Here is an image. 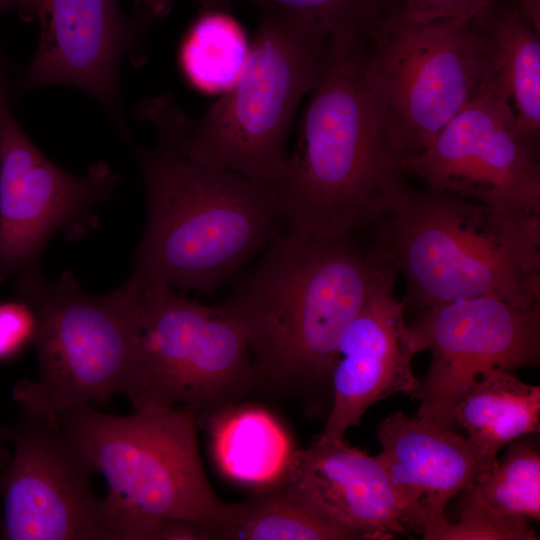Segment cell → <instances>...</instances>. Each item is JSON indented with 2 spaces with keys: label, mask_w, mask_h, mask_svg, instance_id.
Wrapping results in <instances>:
<instances>
[{
  "label": "cell",
  "mask_w": 540,
  "mask_h": 540,
  "mask_svg": "<svg viewBox=\"0 0 540 540\" xmlns=\"http://www.w3.org/2000/svg\"><path fill=\"white\" fill-rule=\"evenodd\" d=\"M207 8H228L232 0H201ZM257 9H280L308 19L330 36L368 35L378 19L373 0H250Z\"/></svg>",
  "instance_id": "24"
},
{
  "label": "cell",
  "mask_w": 540,
  "mask_h": 540,
  "mask_svg": "<svg viewBox=\"0 0 540 540\" xmlns=\"http://www.w3.org/2000/svg\"><path fill=\"white\" fill-rule=\"evenodd\" d=\"M492 76L483 24L380 16L367 42L364 79L397 158L422 152Z\"/></svg>",
  "instance_id": "8"
},
{
  "label": "cell",
  "mask_w": 540,
  "mask_h": 540,
  "mask_svg": "<svg viewBox=\"0 0 540 540\" xmlns=\"http://www.w3.org/2000/svg\"><path fill=\"white\" fill-rule=\"evenodd\" d=\"M393 266L354 238L280 231L222 303L246 334L255 391L325 420L341 337Z\"/></svg>",
  "instance_id": "1"
},
{
  "label": "cell",
  "mask_w": 540,
  "mask_h": 540,
  "mask_svg": "<svg viewBox=\"0 0 540 540\" xmlns=\"http://www.w3.org/2000/svg\"><path fill=\"white\" fill-rule=\"evenodd\" d=\"M0 93V282L38 267L49 239L61 231L77 239L97 224L93 208L121 177L98 161L74 176L30 140Z\"/></svg>",
  "instance_id": "11"
},
{
  "label": "cell",
  "mask_w": 540,
  "mask_h": 540,
  "mask_svg": "<svg viewBox=\"0 0 540 540\" xmlns=\"http://www.w3.org/2000/svg\"><path fill=\"white\" fill-rule=\"evenodd\" d=\"M199 424H207L220 472L252 491L280 483L296 450L275 415L242 401L200 415Z\"/></svg>",
  "instance_id": "18"
},
{
  "label": "cell",
  "mask_w": 540,
  "mask_h": 540,
  "mask_svg": "<svg viewBox=\"0 0 540 540\" xmlns=\"http://www.w3.org/2000/svg\"><path fill=\"white\" fill-rule=\"evenodd\" d=\"M258 12L242 72L202 116H189L170 95L142 101L136 116L197 162L273 188L288 160L292 120L318 83L330 35L280 9Z\"/></svg>",
  "instance_id": "3"
},
{
  "label": "cell",
  "mask_w": 540,
  "mask_h": 540,
  "mask_svg": "<svg viewBox=\"0 0 540 540\" xmlns=\"http://www.w3.org/2000/svg\"><path fill=\"white\" fill-rule=\"evenodd\" d=\"M502 0H373L378 17L388 15L409 22L438 19L484 24Z\"/></svg>",
  "instance_id": "25"
},
{
  "label": "cell",
  "mask_w": 540,
  "mask_h": 540,
  "mask_svg": "<svg viewBox=\"0 0 540 540\" xmlns=\"http://www.w3.org/2000/svg\"><path fill=\"white\" fill-rule=\"evenodd\" d=\"M21 3L22 0H0V14L11 10L18 11Z\"/></svg>",
  "instance_id": "31"
},
{
  "label": "cell",
  "mask_w": 540,
  "mask_h": 540,
  "mask_svg": "<svg viewBox=\"0 0 540 540\" xmlns=\"http://www.w3.org/2000/svg\"><path fill=\"white\" fill-rule=\"evenodd\" d=\"M134 280L142 290V322L125 396L135 410L189 408L202 415L255 391L246 334L222 303L204 305L163 283Z\"/></svg>",
  "instance_id": "9"
},
{
  "label": "cell",
  "mask_w": 540,
  "mask_h": 540,
  "mask_svg": "<svg viewBox=\"0 0 540 540\" xmlns=\"http://www.w3.org/2000/svg\"><path fill=\"white\" fill-rule=\"evenodd\" d=\"M277 485L352 540L408 532L403 504L377 457L345 439L316 436L296 449Z\"/></svg>",
  "instance_id": "16"
},
{
  "label": "cell",
  "mask_w": 540,
  "mask_h": 540,
  "mask_svg": "<svg viewBox=\"0 0 540 540\" xmlns=\"http://www.w3.org/2000/svg\"><path fill=\"white\" fill-rule=\"evenodd\" d=\"M535 437L510 442L504 458L457 495V509L477 511L521 529L539 521L540 451Z\"/></svg>",
  "instance_id": "21"
},
{
  "label": "cell",
  "mask_w": 540,
  "mask_h": 540,
  "mask_svg": "<svg viewBox=\"0 0 540 540\" xmlns=\"http://www.w3.org/2000/svg\"><path fill=\"white\" fill-rule=\"evenodd\" d=\"M492 62V77L509 100L518 133L539 152L540 34L510 8L494 11L483 25Z\"/></svg>",
  "instance_id": "20"
},
{
  "label": "cell",
  "mask_w": 540,
  "mask_h": 540,
  "mask_svg": "<svg viewBox=\"0 0 540 540\" xmlns=\"http://www.w3.org/2000/svg\"><path fill=\"white\" fill-rule=\"evenodd\" d=\"M509 8L529 22L540 34V0H517V3Z\"/></svg>",
  "instance_id": "28"
},
{
  "label": "cell",
  "mask_w": 540,
  "mask_h": 540,
  "mask_svg": "<svg viewBox=\"0 0 540 540\" xmlns=\"http://www.w3.org/2000/svg\"><path fill=\"white\" fill-rule=\"evenodd\" d=\"M209 540H352L324 522L282 487L253 491L239 503H227Z\"/></svg>",
  "instance_id": "22"
},
{
  "label": "cell",
  "mask_w": 540,
  "mask_h": 540,
  "mask_svg": "<svg viewBox=\"0 0 540 540\" xmlns=\"http://www.w3.org/2000/svg\"><path fill=\"white\" fill-rule=\"evenodd\" d=\"M367 42L366 35L329 38L297 146L273 187L287 228L355 238L410 189L365 84Z\"/></svg>",
  "instance_id": "2"
},
{
  "label": "cell",
  "mask_w": 540,
  "mask_h": 540,
  "mask_svg": "<svg viewBox=\"0 0 540 540\" xmlns=\"http://www.w3.org/2000/svg\"><path fill=\"white\" fill-rule=\"evenodd\" d=\"M383 466L403 504L409 531L445 516L448 502L472 486L496 463L466 436L402 411L377 425Z\"/></svg>",
  "instance_id": "17"
},
{
  "label": "cell",
  "mask_w": 540,
  "mask_h": 540,
  "mask_svg": "<svg viewBox=\"0 0 540 540\" xmlns=\"http://www.w3.org/2000/svg\"><path fill=\"white\" fill-rule=\"evenodd\" d=\"M55 421L106 479V540H157L166 519L196 522L209 540L227 502L203 469L198 412L171 408L118 416L81 405Z\"/></svg>",
  "instance_id": "6"
},
{
  "label": "cell",
  "mask_w": 540,
  "mask_h": 540,
  "mask_svg": "<svg viewBox=\"0 0 540 540\" xmlns=\"http://www.w3.org/2000/svg\"><path fill=\"white\" fill-rule=\"evenodd\" d=\"M398 271L390 268L343 333L331 373L332 405L319 438L345 439L370 406L397 393L414 397L419 379L404 319L394 293Z\"/></svg>",
  "instance_id": "15"
},
{
  "label": "cell",
  "mask_w": 540,
  "mask_h": 540,
  "mask_svg": "<svg viewBox=\"0 0 540 540\" xmlns=\"http://www.w3.org/2000/svg\"><path fill=\"white\" fill-rule=\"evenodd\" d=\"M18 13L40 26L19 91L49 84L74 86L100 102L127 134L120 112V64L125 57L142 61L140 46L149 18L126 16L118 0H22Z\"/></svg>",
  "instance_id": "14"
},
{
  "label": "cell",
  "mask_w": 540,
  "mask_h": 540,
  "mask_svg": "<svg viewBox=\"0 0 540 540\" xmlns=\"http://www.w3.org/2000/svg\"><path fill=\"white\" fill-rule=\"evenodd\" d=\"M372 232L405 279V305L493 297L540 306V214L410 187Z\"/></svg>",
  "instance_id": "5"
},
{
  "label": "cell",
  "mask_w": 540,
  "mask_h": 540,
  "mask_svg": "<svg viewBox=\"0 0 540 540\" xmlns=\"http://www.w3.org/2000/svg\"><path fill=\"white\" fill-rule=\"evenodd\" d=\"M139 14L152 18H164L171 11V0H138Z\"/></svg>",
  "instance_id": "29"
},
{
  "label": "cell",
  "mask_w": 540,
  "mask_h": 540,
  "mask_svg": "<svg viewBox=\"0 0 540 540\" xmlns=\"http://www.w3.org/2000/svg\"><path fill=\"white\" fill-rule=\"evenodd\" d=\"M452 424L483 452L497 457L510 442L539 433L540 387L508 370L486 371L458 401Z\"/></svg>",
  "instance_id": "19"
},
{
  "label": "cell",
  "mask_w": 540,
  "mask_h": 540,
  "mask_svg": "<svg viewBox=\"0 0 540 540\" xmlns=\"http://www.w3.org/2000/svg\"><path fill=\"white\" fill-rule=\"evenodd\" d=\"M203 8L183 41L181 67L196 88L223 92L242 72L250 46L238 23L223 9Z\"/></svg>",
  "instance_id": "23"
},
{
  "label": "cell",
  "mask_w": 540,
  "mask_h": 540,
  "mask_svg": "<svg viewBox=\"0 0 540 540\" xmlns=\"http://www.w3.org/2000/svg\"><path fill=\"white\" fill-rule=\"evenodd\" d=\"M14 443L0 489L8 540H106L95 472L55 420L23 415L0 431Z\"/></svg>",
  "instance_id": "13"
},
{
  "label": "cell",
  "mask_w": 540,
  "mask_h": 540,
  "mask_svg": "<svg viewBox=\"0 0 540 540\" xmlns=\"http://www.w3.org/2000/svg\"><path fill=\"white\" fill-rule=\"evenodd\" d=\"M4 456H5L4 451H2V449H0V464H1L2 459H3Z\"/></svg>",
  "instance_id": "32"
},
{
  "label": "cell",
  "mask_w": 540,
  "mask_h": 540,
  "mask_svg": "<svg viewBox=\"0 0 540 540\" xmlns=\"http://www.w3.org/2000/svg\"><path fill=\"white\" fill-rule=\"evenodd\" d=\"M9 62L5 59L4 54L0 51V93H6L10 91L9 81Z\"/></svg>",
  "instance_id": "30"
},
{
  "label": "cell",
  "mask_w": 540,
  "mask_h": 540,
  "mask_svg": "<svg viewBox=\"0 0 540 540\" xmlns=\"http://www.w3.org/2000/svg\"><path fill=\"white\" fill-rule=\"evenodd\" d=\"M147 195L146 227L131 278L182 293L208 294L234 276L281 231L273 188L204 165L158 140L135 145Z\"/></svg>",
  "instance_id": "4"
},
{
  "label": "cell",
  "mask_w": 540,
  "mask_h": 540,
  "mask_svg": "<svg viewBox=\"0 0 540 540\" xmlns=\"http://www.w3.org/2000/svg\"><path fill=\"white\" fill-rule=\"evenodd\" d=\"M16 296L35 317L36 380L13 390L23 415L48 420L66 410L126 395L132 382L142 322L137 281L105 295L85 293L70 271L48 280L36 267L19 273Z\"/></svg>",
  "instance_id": "7"
},
{
  "label": "cell",
  "mask_w": 540,
  "mask_h": 540,
  "mask_svg": "<svg viewBox=\"0 0 540 540\" xmlns=\"http://www.w3.org/2000/svg\"><path fill=\"white\" fill-rule=\"evenodd\" d=\"M35 326L27 303L19 299L0 302V361L13 358L32 343Z\"/></svg>",
  "instance_id": "27"
},
{
  "label": "cell",
  "mask_w": 540,
  "mask_h": 540,
  "mask_svg": "<svg viewBox=\"0 0 540 540\" xmlns=\"http://www.w3.org/2000/svg\"><path fill=\"white\" fill-rule=\"evenodd\" d=\"M456 522L446 515L424 524L421 535L425 540H537L533 528L521 529L504 524L486 514L456 509Z\"/></svg>",
  "instance_id": "26"
},
{
  "label": "cell",
  "mask_w": 540,
  "mask_h": 540,
  "mask_svg": "<svg viewBox=\"0 0 540 540\" xmlns=\"http://www.w3.org/2000/svg\"><path fill=\"white\" fill-rule=\"evenodd\" d=\"M400 165L428 189L540 214L538 153L520 137L512 106L492 76L422 152Z\"/></svg>",
  "instance_id": "12"
},
{
  "label": "cell",
  "mask_w": 540,
  "mask_h": 540,
  "mask_svg": "<svg viewBox=\"0 0 540 540\" xmlns=\"http://www.w3.org/2000/svg\"><path fill=\"white\" fill-rule=\"evenodd\" d=\"M407 332L415 354L431 353L414 394L416 416L441 427L453 429L455 406L484 372L540 362V306L493 297L445 302L422 309Z\"/></svg>",
  "instance_id": "10"
}]
</instances>
